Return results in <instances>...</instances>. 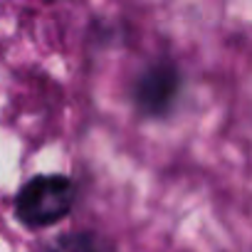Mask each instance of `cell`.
I'll list each match as a JSON object with an SVG mask.
<instances>
[{
    "label": "cell",
    "mask_w": 252,
    "mask_h": 252,
    "mask_svg": "<svg viewBox=\"0 0 252 252\" xmlns=\"http://www.w3.org/2000/svg\"><path fill=\"white\" fill-rule=\"evenodd\" d=\"M183 77L173 60H154L149 62L134 79L131 101L136 111L146 119H163L173 111L181 96Z\"/></svg>",
    "instance_id": "obj_2"
},
{
    "label": "cell",
    "mask_w": 252,
    "mask_h": 252,
    "mask_svg": "<svg viewBox=\"0 0 252 252\" xmlns=\"http://www.w3.org/2000/svg\"><path fill=\"white\" fill-rule=\"evenodd\" d=\"M47 252H119L114 242L96 232H72L60 237Z\"/></svg>",
    "instance_id": "obj_3"
},
{
    "label": "cell",
    "mask_w": 252,
    "mask_h": 252,
    "mask_svg": "<svg viewBox=\"0 0 252 252\" xmlns=\"http://www.w3.org/2000/svg\"><path fill=\"white\" fill-rule=\"evenodd\" d=\"M77 203V183L64 173H40L20 186L15 193V218L30 227L42 230L62 222Z\"/></svg>",
    "instance_id": "obj_1"
}]
</instances>
